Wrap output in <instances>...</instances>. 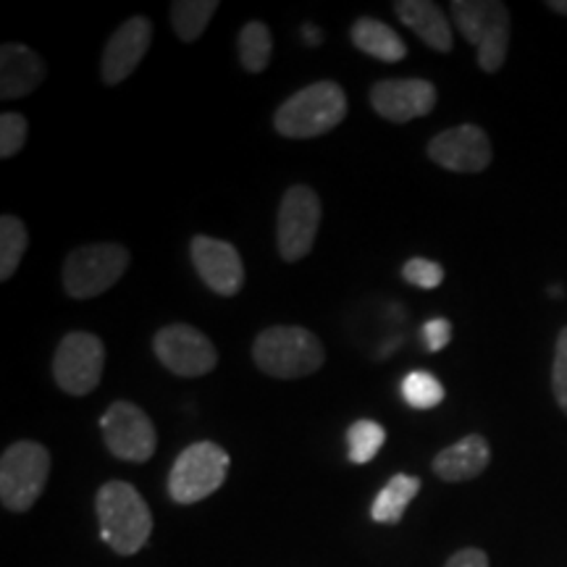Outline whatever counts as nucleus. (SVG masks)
<instances>
[{"label": "nucleus", "mask_w": 567, "mask_h": 567, "mask_svg": "<svg viewBox=\"0 0 567 567\" xmlns=\"http://www.w3.org/2000/svg\"><path fill=\"white\" fill-rule=\"evenodd\" d=\"M42 80H45V63L32 48L19 45V42L3 45L0 51V97L3 101L30 95Z\"/></svg>", "instance_id": "obj_17"}, {"label": "nucleus", "mask_w": 567, "mask_h": 567, "mask_svg": "<svg viewBox=\"0 0 567 567\" xmlns=\"http://www.w3.org/2000/svg\"><path fill=\"white\" fill-rule=\"evenodd\" d=\"M402 396L413 410H431L444 402V386L434 373L413 371L402 379Z\"/></svg>", "instance_id": "obj_25"}, {"label": "nucleus", "mask_w": 567, "mask_h": 567, "mask_svg": "<svg viewBox=\"0 0 567 567\" xmlns=\"http://www.w3.org/2000/svg\"><path fill=\"white\" fill-rule=\"evenodd\" d=\"M452 19L463 38L476 45L478 66L494 74L505 66L509 48V11L496 0H455Z\"/></svg>", "instance_id": "obj_4"}, {"label": "nucleus", "mask_w": 567, "mask_h": 567, "mask_svg": "<svg viewBox=\"0 0 567 567\" xmlns=\"http://www.w3.org/2000/svg\"><path fill=\"white\" fill-rule=\"evenodd\" d=\"M492 463V446L486 436L467 434L434 457V473L446 484H463L478 478Z\"/></svg>", "instance_id": "obj_16"}, {"label": "nucleus", "mask_w": 567, "mask_h": 567, "mask_svg": "<svg viewBox=\"0 0 567 567\" xmlns=\"http://www.w3.org/2000/svg\"><path fill=\"white\" fill-rule=\"evenodd\" d=\"M105 347L90 331H71L61 339L53 354V379L71 396H84L97 389L103 379Z\"/></svg>", "instance_id": "obj_9"}, {"label": "nucleus", "mask_w": 567, "mask_h": 567, "mask_svg": "<svg viewBox=\"0 0 567 567\" xmlns=\"http://www.w3.org/2000/svg\"><path fill=\"white\" fill-rule=\"evenodd\" d=\"M189 255H193L195 271L216 295L234 297L243 289L245 266L234 245L197 234V237H193V245H189Z\"/></svg>", "instance_id": "obj_13"}, {"label": "nucleus", "mask_w": 567, "mask_h": 567, "mask_svg": "<svg viewBox=\"0 0 567 567\" xmlns=\"http://www.w3.org/2000/svg\"><path fill=\"white\" fill-rule=\"evenodd\" d=\"M302 42H305V45H310V48H318L323 42V32L313 24H305L302 27Z\"/></svg>", "instance_id": "obj_31"}, {"label": "nucleus", "mask_w": 567, "mask_h": 567, "mask_svg": "<svg viewBox=\"0 0 567 567\" xmlns=\"http://www.w3.org/2000/svg\"><path fill=\"white\" fill-rule=\"evenodd\" d=\"M549 295H551V297H563V287H551Z\"/></svg>", "instance_id": "obj_33"}, {"label": "nucleus", "mask_w": 567, "mask_h": 567, "mask_svg": "<svg viewBox=\"0 0 567 567\" xmlns=\"http://www.w3.org/2000/svg\"><path fill=\"white\" fill-rule=\"evenodd\" d=\"M101 538L122 557H132L145 547L153 534V513L142 494L126 481H109L95 499Z\"/></svg>", "instance_id": "obj_1"}, {"label": "nucleus", "mask_w": 567, "mask_h": 567, "mask_svg": "<svg viewBox=\"0 0 567 567\" xmlns=\"http://www.w3.org/2000/svg\"><path fill=\"white\" fill-rule=\"evenodd\" d=\"M394 13L400 17L408 30H413L431 51L450 53L455 40H452V24L446 13L431 0H396Z\"/></svg>", "instance_id": "obj_18"}, {"label": "nucleus", "mask_w": 567, "mask_h": 567, "mask_svg": "<svg viewBox=\"0 0 567 567\" xmlns=\"http://www.w3.org/2000/svg\"><path fill=\"white\" fill-rule=\"evenodd\" d=\"M226 473H229V452L213 442H197L176 457L168 473V494L179 505H195L224 486Z\"/></svg>", "instance_id": "obj_7"}, {"label": "nucleus", "mask_w": 567, "mask_h": 567, "mask_svg": "<svg viewBox=\"0 0 567 567\" xmlns=\"http://www.w3.org/2000/svg\"><path fill=\"white\" fill-rule=\"evenodd\" d=\"M30 247V231L21 218L3 216L0 218V281H9Z\"/></svg>", "instance_id": "obj_23"}, {"label": "nucleus", "mask_w": 567, "mask_h": 567, "mask_svg": "<svg viewBox=\"0 0 567 567\" xmlns=\"http://www.w3.org/2000/svg\"><path fill=\"white\" fill-rule=\"evenodd\" d=\"M30 124L21 113H3L0 116V158H13L24 147Z\"/></svg>", "instance_id": "obj_26"}, {"label": "nucleus", "mask_w": 567, "mask_h": 567, "mask_svg": "<svg viewBox=\"0 0 567 567\" xmlns=\"http://www.w3.org/2000/svg\"><path fill=\"white\" fill-rule=\"evenodd\" d=\"M386 442L384 425L375 421H354L350 429H347V457L354 465H365L379 455L381 446Z\"/></svg>", "instance_id": "obj_24"}, {"label": "nucleus", "mask_w": 567, "mask_h": 567, "mask_svg": "<svg viewBox=\"0 0 567 567\" xmlns=\"http://www.w3.org/2000/svg\"><path fill=\"white\" fill-rule=\"evenodd\" d=\"M350 38L358 51H363L371 55V59H379L384 63H396L408 55L405 40H402L392 27L373 17H363L354 21Z\"/></svg>", "instance_id": "obj_19"}, {"label": "nucleus", "mask_w": 567, "mask_h": 567, "mask_svg": "<svg viewBox=\"0 0 567 567\" xmlns=\"http://www.w3.org/2000/svg\"><path fill=\"white\" fill-rule=\"evenodd\" d=\"M417 492H421V478L408 476V473H396V476L381 488L379 496H375L371 517L375 523H381V526H396V523L405 517V509L410 507V502L415 499Z\"/></svg>", "instance_id": "obj_20"}, {"label": "nucleus", "mask_w": 567, "mask_h": 567, "mask_svg": "<svg viewBox=\"0 0 567 567\" xmlns=\"http://www.w3.org/2000/svg\"><path fill=\"white\" fill-rule=\"evenodd\" d=\"M151 40H153L151 19L145 17L126 19L124 24L111 34L109 45H105L103 51V61H101L103 82L111 84V87L122 84L126 76L140 66L142 59H145V53L151 51Z\"/></svg>", "instance_id": "obj_15"}, {"label": "nucleus", "mask_w": 567, "mask_h": 567, "mask_svg": "<svg viewBox=\"0 0 567 567\" xmlns=\"http://www.w3.org/2000/svg\"><path fill=\"white\" fill-rule=\"evenodd\" d=\"M155 358L161 360L168 371L184 379H197V375H208L218 365L216 347L203 331H197L189 323H172L153 339Z\"/></svg>", "instance_id": "obj_11"}, {"label": "nucleus", "mask_w": 567, "mask_h": 567, "mask_svg": "<svg viewBox=\"0 0 567 567\" xmlns=\"http://www.w3.org/2000/svg\"><path fill=\"white\" fill-rule=\"evenodd\" d=\"M444 567H488V557L484 549H460L446 559Z\"/></svg>", "instance_id": "obj_30"}, {"label": "nucleus", "mask_w": 567, "mask_h": 567, "mask_svg": "<svg viewBox=\"0 0 567 567\" xmlns=\"http://www.w3.org/2000/svg\"><path fill=\"white\" fill-rule=\"evenodd\" d=\"M450 342H452V323L446 321V318H431V321L423 326V344L429 352L444 350Z\"/></svg>", "instance_id": "obj_29"}, {"label": "nucleus", "mask_w": 567, "mask_h": 567, "mask_svg": "<svg viewBox=\"0 0 567 567\" xmlns=\"http://www.w3.org/2000/svg\"><path fill=\"white\" fill-rule=\"evenodd\" d=\"M371 105L386 122L408 124L434 111L436 87L429 80H381L371 87Z\"/></svg>", "instance_id": "obj_14"}, {"label": "nucleus", "mask_w": 567, "mask_h": 567, "mask_svg": "<svg viewBox=\"0 0 567 567\" xmlns=\"http://www.w3.org/2000/svg\"><path fill=\"white\" fill-rule=\"evenodd\" d=\"M101 431L111 455L124 463H147L158 446V434H155L151 415L126 400L109 405L101 417Z\"/></svg>", "instance_id": "obj_10"}, {"label": "nucleus", "mask_w": 567, "mask_h": 567, "mask_svg": "<svg viewBox=\"0 0 567 567\" xmlns=\"http://www.w3.org/2000/svg\"><path fill=\"white\" fill-rule=\"evenodd\" d=\"M130 268V250L122 245L101 243L82 245L66 255L63 264V289L71 300H90L122 279Z\"/></svg>", "instance_id": "obj_6"}, {"label": "nucleus", "mask_w": 567, "mask_h": 567, "mask_svg": "<svg viewBox=\"0 0 567 567\" xmlns=\"http://www.w3.org/2000/svg\"><path fill=\"white\" fill-rule=\"evenodd\" d=\"M551 392L559 410L567 415V326L559 331L555 344V363H551Z\"/></svg>", "instance_id": "obj_27"}, {"label": "nucleus", "mask_w": 567, "mask_h": 567, "mask_svg": "<svg viewBox=\"0 0 567 567\" xmlns=\"http://www.w3.org/2000/svg\"><path fill=\"white\" fill-rule=\"evenodd\" d=\"M402 276H405L408 284L421 289H436L439 284L444 281V268L436 264V260L429 258H410L405 268H402Z\"/></svg>", "instance_id": "obj_28"}, {"label": "nucleus", "mask_w": 567, "mask_h": 567, "mask_svg": "<svg viewBox=\"0 0 567 567\" xmlns=\"http://www.w3.org/2000/svg\"><path fill=\"white\" fill-rule=\"evenodd\" d=\"M549 9L557 11L559 17H567V0H549Z\"/></svg>", "instance_id": "obj_32"}, {"label": "nucleus", "mask_w": 567, "mask_h": 567, "mask_svg": "<svg viewBox=\"0 0 567 567\" xmlns=\"http://www.w3.org/2000/svg\"><path fill=\"white\" fill-rule=\"evenodd\" d=\"M252 360L271 379H305L326 363V350L313 331L302 326H271L252 344Z\"/></svg>", "instance_id": "obj_3"}, {"label": "nucleus", "mask_w": 567, "mask_h": 567, "mask_svg": "<svg viewBox=\"0 0 567 567\" xmlns=\"http://www.w3.org/2000/svg\"><path fill=\"white\" fill-rule=\"evenodd\" d=\"M237 48L243 66L250 71V74H260V71L268 69V63H271V30H268L264 21H250V24H245L243 30H239Z\"/></svg>", "instance_id": "obj_21"}, {"label": "nucleus", "mask_w": 567, "mask_h": 567, "mask_svg": "<svg viewBox=\"0 0 567 567\" xmlns=\"http://www.w3.org/2000/svg\"><path fill=\"white\" fill-rule=\"evenodd\" d=\"M347 116V95L337 82L323 80L295 92L276 109L274 126L281 137L313 140L337 130Z\"/></svg>", "instance_id": "obj_2"}, {"label": "nucleus", "mask_w": 567, "mask_h": 567, "mask_svg": "<svg viewBox=\"0 0 567 567\" xmlns=\"http://www.w3.org/2000/svg\"><path fill=\"white\" fill-rule=\"evenodd\" d=\"M429 158L446 172L478 174L494 158L492 140L476 124L452 126L429 142Z\"/></svg>", "instance_id": "obj_12"}, {"label": "nucleus", "mask_w": 567, "mask_h": 567, "mask_svg": "<svg viewBox=\"0 0 567 567\" xmlns=\"http://www.w3.org/2000/svg\"><path fill=\"white\" fill-rule=\"evenodd\" d=\"M218 11L216 0H176L172 3V27L182 42L200 40L213 13Z\"/></svg>", "instance_id": "obj_22"}, {"label": "nucleus", "mask_w": 567, "mask_h": 567, "mask_svg": "<svg viewBox=\"0 0 567 567\" xmlns=\"http://www.w3.org/2000/svg\"><path fill=\"white\" fill-rule=\"evenodd\" d=\"M51 452L38 442H17L0 460V502L11 513H27L45 492Z\"/></svg>", "instance_id": "obj_5"}, {"label": "nucleus", "mask_w": 567, "mask_h": 567, "mask_svg": "<svg viewBox=\"0 0 567 567\" xmlns=\"http://www.w3.org/2000/svg\"><path fill=\"white\" fill-rule=\"evenodd\" d=\"M321 213V197L308 184H295L284 193L276 216V245L287 264H297L313 250Z\"/></svg>", "instance_id": "obj_8"}]
</instances>
